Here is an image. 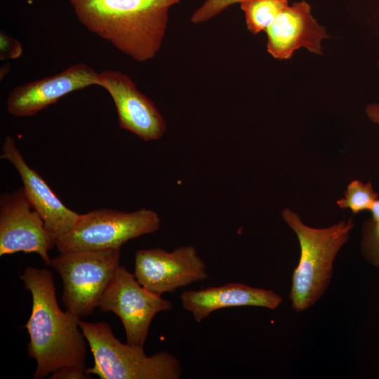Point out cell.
<instances>
[{
	"label": "cell",
	"mask_w": 379,
	"mask_h": 379,
	"mask_svg": "<svg viewBox=\"0 0 379 379\" xmlns=\"http://www.w3.org/2000/svg\"><path fill=\"white\" fill-rule=\"evenodd\" d=\"M90 32L137 62L154 58L161 48L169 11L180 0H69Z\"/></svg>",
	"instance_id": "obj_2"
},
{
	"label": "cell",
	"mask_w": 379,
	"mask_h": 379,
	"mask_svg": "<svg viewBox=\"0 0 379 379\" xmlns=\"http://www.w3.org/2000/svg\"><path fill=\"white\" fill-rule=\"evenodd\" d=\"M281 216L296 234L300 248L298 264L291 281L290 300L296 312H303L319 300L331 280L334 260L347 241L354 227L352 218L325 228L305 225L300 216L286 208Z\"/></svg>",
	"instance_id": "obj_3"
},
{
	"label": "cell",
	"mask_w": 379,
	"mask_h": 379,
	"mask_svg": "<svg viewBox=\"0 0 379 379\" xmlns=\"http://www.w3.org/2000/svg\"><path fill=\"white\" fill-rule=\"evenodd\" d=\"M361 250L364 258L379 268V225L374 224L371 220L364 225Z\"/></svg>",
	"instance_id": "obj_17"
},
{
	"label": "cell",
	"mask_w": 379,
	"mask_h": 379,
	"mask_svg": "<svg viewBox=\"0 0 379 379\" xmlns=\"http://www.w3.org/2000/svg\"><path fill=\"white\" fill-rule=\"evenodd\" d=\"M23 53L22 44L16 39L4 32L0 34V58L1 60L16 59Z\"/></svg>",
	"instance_id": "obj_19"
},
{
	"label": "cell",
	"mask_w": 379,
	"mask_h": 379,
	"mask_svg": "<svg viewBox=\"0 0 379 379\" xmlns=\"http://www.w3.org/2000/svg\"><path fill=\"white\" fill-rule=\"evenodd\" d=\"M121 248L60 253L51 265L62 280V301L79 317L90 315L114 277Z\"/></svg>",
	"instance_id": "obj_6"
},
{
	"label": "cell",
	"mask_w": 379,
	"mask_h": 379,
	"mask_svg": "<svg viewBox=\"0 0 379 379\" xmlns=\"http://www.w3.org/2000/svg\"><path fill=\"white\" fill-rule=\"evenodd\" d=\"M134 275L142 286L161 295L208 278L206 265L192 246L171 252L161 248L137 251Z\"/></svg>",
	"instance_id": "obj_9"
},
{
	"label": "cell",
	"mask_w": 379,
	"mask_h": 379,
	"mask_svg": "<svg viewBox=\"0 0 379 379\" xmlns=\"http://www.w3.org/2000/svg\"><path fill=\"white\" fill-rule=\"evenodd\" d=\"M55 245L56 237L46 229L22 187L1 194L0 256L35 253L46 265H51L48 252Z\"/></svg>",
	"instance_id": "obj_8"
},
{
	"label": "cell",
	"mask_w": 379,
	"mask_h": 379,
	"mask_svg": "<svg viewBox=\"0 0 379 379\" xmlns=\"http://www.w3.org/2000/svg\"><path fill=\"white\" fill-rule=\"evenodd\" d=\"M160 223L158 214L150 209H96L80 214L74 226L57 238L55 246L60 253L121 248L132 239L156 232Z\"/></svg>",
	"instance_id": "obj_5"
},
{
	"label": "cell",
	"mask_w": 379,
	"mask_h": 379,
	"mask_svg": "<svg viewBox=\"0 0 379 379\" xmlns=\"http://www.w3.org/2000/svg\"><path fill=\"white\" fill-rule=\"evenodd\" d=\"M93 85L100 86V73L85 63L74 64L57 74L13 88L6 109L15 117H31L63 96Z\"/></svg>",
	"instance_id": "obj_10"
},
{
	"label": "cell",
	"mask_w": 379,
	"mask_h": 379,
	"mask_svg": "<svg viewBox=\"0 0 379 379\" xmlns=\"http://www.w3.org/2000/svg\"><path fill=\"white\" fill-rule=\"evenodd\" d=\"M244 0H206L192 14L191 21L194 24L207 22L220 14L230 6Z\"/></svg>",
	"instance_id": "obj_18"
},
{
	"label": "cell",
	"mask_w": 379,
	"mask_h": 379,
	"mask_svg": "<svg viewBox=\"0 0 379 379\" xmlns=\"http://www.w3.org/2000/svg\"><path fill=\"white\" fill-rule=\"evenodd\" d=\"M9 66L8 65H4L3 66V68L1 69V79H2V77H4L5 75L9 72Z\"/></svg>",
	"instance_id": "obj_23"
},
{
	"label": "cell",
	"mask_w": 379,
	"mask_h": 379,
	"mask_svg": "<svg viewBox=\"0 0 379 379\" xmlns=\"http://www.w3.org/2000/svg\"><path fill=\"white\" fill-rule=\"evenodd\" d=\"M182 307L200 323L214 311L231 307L254 306L276 309L282 298L275 292L239 283H228L180 295Z\"/></svg>",
	"instance_id": "obj_14"
},
{
	"label": "cell",
	"mask_w": 379,
	"mask_h": 379,
	"mask_svg": "<svg viewBox=\"0 0 379 379\" xmlns=\"http://www.w3.org/2000/svg\"><path fill=\"white\" fill-rule=\"evenodd\" d=\"M365 112L371 121L379 126V102L366 105Z\"/></svg>",
	"instance_id": "obj_21"
},
{
	"label": "cell",
	"mask_w": 379,
	"mask_h": 379,
	"mask_svg": "<svg viewBox=\"0 0 379 379\" xmlns=\"http://www.w3.org/2000/svg\"><path fill=\"white\" fill-rule=\"evenodd\" d=\"M239 4L247 29L253 34L265 31L288 5V0H244Z\"/></svg>",
	"instance_id": "obj_15"
},
{
	"label": "cell",
	"mask_w": 379,
	"mask_h": 379,
	"mask_svg": "<svg viewBox=\"0 0 379 379\" xmlns=\"http://www.w3.org/2000/svg\"><path fill=\"white\" fill-rule=\"evenodd\" d=\"M378 68H379V60H378Z\"/></svg>",
	"instance_id": "obj_24"
},
{
	"label": "cell",
	"mask_w": 379,
	"mask_h": 379,
	"mask_svg": "<svg viewBox=\"0 0 379 379\" xmlns=\"http://www.w3.org/2000/svg\"><path fill=\"white\" fill-rule=\"evenodd\" d=\"M378 194L371 182H363L359 180L351 181L347 187L345 197L336 201L340 208H349L354 213L370 209Z\"/></svg>",
	"instance_id": "obj_16"
},
{
	"label": "cell",
	"mask_w": 379,
	"mask_h": 379,
	"mask_svg": "<svg viewBox=\"0 0 379 379\" xmlns=\"http://www.w3.org/2000/svg\"><path fill=\"white\" fill-rule=\"evenodd\" d=\"M100 87L114 103L119 124L145 141L160 138L166 124L154 103L137 88L131 77L120 71L103 70Z\"/></svg>",
	"instance_id": "obj_11"
},
{
	"label": "cell",
	"mask_w": 379,
	"mask_h": 379,
	"mask_svg": "<svg viewBox=\"0 0 379 379\" xmlns=\"http://www.w3.org/2000/svg\"><path fill=\"white\" fill-rule=\"evenodd\" d=\"M369 211L372 214L371 221L375 224L379 225V199H376L372 204Z\"/></svg>",
	"instance_id": "obj_22"
},
{
	"label": "cell",
	"mask_w": 379,
	"mask_h": 379,
	"mask_svg": "<svg viewBox=\"0 0 379 379\" xmlns=\"http://www.w3.org/2000/svg\"><path fill=\"white\" fill-rule=\"evenodd\" d=\"M1 158L10 161L17 170L26 196L43 219L46 229L56 239L67 232L80 214L67 208L39 173L27 164L11 135L4 138Z\"/></svg>",
	"instance_id": "obj_13"
},
{
	"label": "cell",
	"mask_w": 379,
	"mask_h": 379,
	"mask_svg": "<svg viewBox=\"0 0 379 379\" xmlns=\"http://www.w3.org/2000/svg\"><path fill=\"white\" fill-rule=\"evenodd\" d=\"M98 307L119 317L127 343L144 347L153 318L171 310L173 303L142 286L134 274L119 265Z\"/></svg>",
	"instance_id": "obj_7"
},
{
	"label": "cell",
	"mask_w": 379,
	"mask_h": 379,
	"mask_svg": "<svg viewBox=\"0 0 379 379\" xmlns=\"http://www.w3.org/2000/svg\"><path fill=\"white\" fill-rule=\"evenodd\" d=\"M265 32L267 51L277 60L289 59L300 48L322 55L321 41L329 37L326 27L312 15L310 4L303 0L284 8Z\"/></svg>",
	"instance_id": "obj_12"
},
{
	"label": "cell",
	"mask_w": 379,
	"mask_h": 379,
	"mask_svg": "<svg viewBox=\"0 0 379 379\" xmlns=\"http://www.w3.org/2000/svg\"><path fill=\"white\" fill-rule=\"evenodd\" d=\"M20 279L32 299L31 315L23 327L29 336L28 355L36 362L33 378H44L68 367L86 368L81 317L60 308L52 272L28 267Z\"/></svg>",
	"instance_id": "obj_1"
},
{
	"label": "cell",
	"mask_w": 379,
	"mask_h": 379,
	"mask_svg": "<svg viewBox=\"0 0 379 379\" xmlns=\"http://www.w3.org/2000/svg\"><path fill=\"white\" fill-rule=\"evenodd\" d=\"M80 328L94 359L87 375L100 379H179L180 361L167 352L147 356L143 347L124 344L114 335L109 324L80 321Z\"/></svg>",
	"instance_id": "obj_4"
},
{
	"label": "cell",
	"mask_w": 379,
	"mask_h": 379,
	"mask_svg": "<svg viewBox=\"0 0 379 379\" xmlns=\"http://www.w3.org/2000/svg\"><path fill=\"white\" fill-rule=\"evenodd\" d=\"M86 368L81 367H68L62 368L53 374L48 378L50 379H84L88 378V375L86 372Z\"/></svg>",
	"instance_id": "obj_20"
}]
</instances>
